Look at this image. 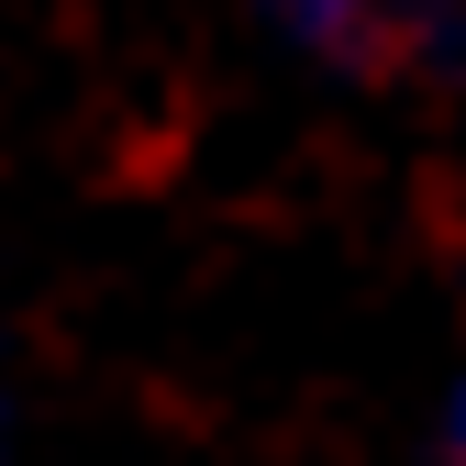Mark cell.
Listing matches in <instances>:
<instances>
[{
	"mask_svg": "<svg viewBox=\"0 0 466 466\" xmlns=\"http://www.w3.org/2000/svg\"><path fill=\"white\" fill-rule=\"evenodd\" d=\"M311 34H356V23H389V0H289Z\"/></svg>",
	"mask_w": 466,
	"mask_h": 466,
	"instance_id": "6da1fadb",
	"label": "cell"
},
{
	"mask_svg": "<svg viewBox=\"0 0 466 466\" xmlns=\"http://www.w3.org/2000/svg\"><path fill=\"white\" fill-rule=\"evenodd\" d=\"M455 466H466V389H455Z\"/></svg>",
	"mask_w": 466,
	"mask_h": 466,
	"instance_id": "7a4b0ae2",
	"label": "cell"
}]
</instances>
